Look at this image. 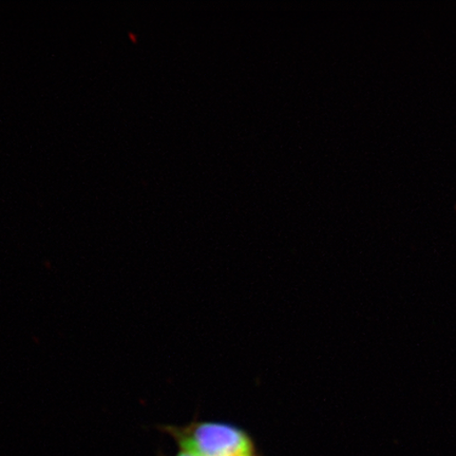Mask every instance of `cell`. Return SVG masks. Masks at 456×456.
<instances>
[{
	"label": "cell",
	"instance_id": "obj_1",
	"mask_svg": "<svg viewBox=\"0 0 456 456\" xmlns=\"http://www.w3.org/2000/svg\"><path fill=\"white\" fill-rule=\"evenodd\" d=\"M179 444L197 456H255L252 438L237 426L218 421H192L187 426H159Z\"/></svg>",
	"mask_w": 456,
	"mask_h": 456
},
{
	"label": "cell",
	"instance_id": "obj_2",
	"mask_svg": "<svg viewBox=\"0 0 456 456\" xmlns=\"http://www.w3.org/2000/svg\"><path fill=\"white\" fill-rule=\"evenodd\" d=\"M159 456H165L163 454H159ZM175 456H197L191 452H185V450H180L179 453H176Z\"/></svg>",
	"mask_w": 456,
	"mask_h": 456
}]
</instances>
